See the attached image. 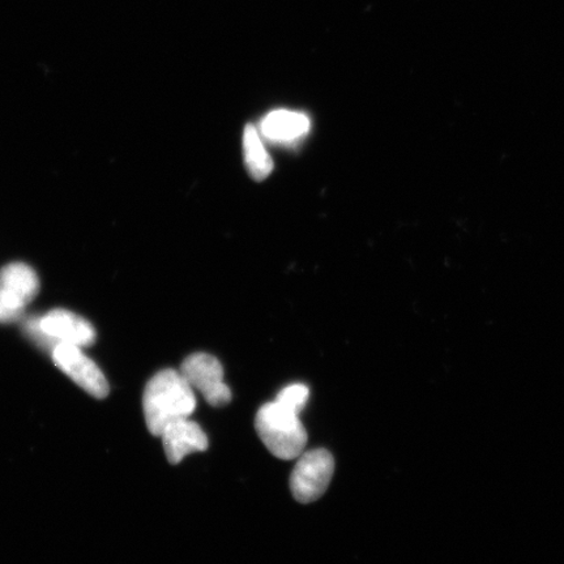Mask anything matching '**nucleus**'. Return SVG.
<instances>
[{
    "label": "nucleus",
    "instance_id": "nucleus-5",
    "mask_svg": "<svg viewBox=\"0 0 564 564\" xmlns=\"http://www.w3.org/2000/svg\"><path fill=\"white\" fill-rule=\"evenodd\" d=\"M40 291V280L25 263L7 264L0 271V322L19 319Z\"/></svg>",
    "mask_w": 564,
    "mask_h": 564
},
{
    "label": "nucleus",
    "instance_id": "nucleus-6",
    "mask_svg": "<svg viewBox=\"0 0 564 564\" xmlns=\"http://www.w3.org/2000/svg\"><path fill=\"white\" fill-rule=\"evenodd\" d=\"M189 387L199 391L212 406L220 408L231 401V391L224 382L223 365L207 352H195L183 361L180 369Z\"/></svg>",
    "mask_w": 564,
    "mask_h": 564
},
{
    "label": "nucleus",
    "instance_id": "nucleus-2",
    "mask_svg": "<svg viewBox=\"0 0 564 564\" xmlns=\"http://www.w3.org/2000/svg\"><path fill=\"white\" fill-rule=\"evenodd\" d=\"M256 429L268 451L281 460H294L305 453L307 433L300 414L278 401L259 409Z\"/></svg>",
    "mask_w": 564,
    "mask_h": 564
},
{
    "label": "nucleus",
    "instance_id": "nucleus-4",
    "mask_svg": "<svg viewBox=\"0 0 564 564\" xmlns=\"http://www.w3.org/2000/svg\"><path fill=\"white\" fill-rule=\"evenodd\" d=\"M334 474V456L327 449L317 448L303 453L292 471L293 497L303 505L315 502L327 491Z\"/></svg>",
    "mask_w": 564,
    "mask_h": 564
},
{
    "label": "nucleus",
    "instance_id": "nucleus-9",
    "mask_svg": "<svg viewBox=\"0 0 564 564\" xmlns=\"http://www.w3.org/2000/svg\"><path fill=\"white\" fill-rule=\"evenodd\" d=\"M312 122L303 112L274 110L260 123L262 135L273 143L293 144L306 137Z\"/></svg>",
    "mask_w": 564,
    "mask_h": 564
},
{
    "label": "nucleus",
    "instance_id": "nucleus-11",
    "mask_svg": "<svg viewBox=\"0 0 564 564\" xmlns=\"http://www.w3.org/2000/svg\"><path fill=\"white\" fill-rule=\"evenodd\" d=\"M310 398L308 387L301 383L291 384L278 394V403L300 414L306 406Z\"/></svg>",
    "mask_w": 564,
    "mask_h": 564
},
{
    "label": "nucleus",
    "instance_id": "nucleus-3",
    "mask_svg": "<svg viewBox=\"0 0 564 564\" xmlns=\"http://www.w3.org/2000/svg\"><path fill=\"white\" fill-rule=\"evenodd\" d=\"M28 330L41 344L52 349L65 344L86 348L96 341V329L83 316L65 308H56L28 323Z\"/></svg>",
    "mask_w": 564,
    "mask_h": 564
},
{
    "label": "nucleus",
    "instance_id": "nucleus-1",
    "mask_svg": "<svg viewBox=\"0 0 564 564\" xmlns=\"http://www.w3.org/2000/svg\"><path fill=\"white\" fill-rule=\"evenodd\" d=\"M195 408V392L180 370H162L147 383L143 411L152 435L160 436L171 423L188 419Z\"/></svg>",
    "mask_w": 564,
    "mask_h": 564
},
{
    "label": "nucleus",
    "instance_id": "nucleus-10",
    "mask_svg": "<svg viewBox=\"0 0 564 564\" xmlns=\"http://www.w3.org/2000/svg\"><path fill=\"white\" fill-rule=\"evenodd\" d=\"M243 153L247 171L253 180L263 181L273 171V161L267 152L259 131L252 124L243 132Z\"/></svg>",
    "mask_w": 564,
    "mask_h": 564
},
{
    "label": "nucleus",
    "instance_id": "nucleus-7",
    "mask_svg": "<svg viewBox=\"0 0 564 564\" xmlns=\"http://www.w3.org/2000/svg\"><path fill=\"white\" fill-rule=\"evenodd\" d=\"M53 361L61 371L73 380L82 390L96 399L108 397L110 386L105 373L90 359L83 348L59 344L52 349Z\"/></svg>",
    "mask_w": 564,
    "mask_h": 564
},
{
    "label": "nucleus",
    "instance_id": "nucleus-8",
    "mask_svg": "<svg viewBox=\"0 0 564 564\" xmlns=\"http://www.w3.org/2000/svg\"><path fill=\"white\" fill-rule=\"evenodd\" d=\"M169 463L180 464L183 458L208 448V436L196 422L185 419L171 423L160 435Z\"/></svg>",
    "mask_w": 564,
    "mask_h": 564
}]
</instances>
